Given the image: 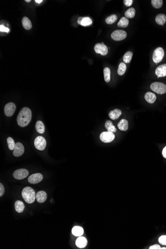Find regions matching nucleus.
Wrapping results in <instances>:
<instances>
[{"label":"nucleus","mask_w":166,"mask_h":249,"mask_svg":"<svg viewBox=\"0 0 166 249\" xmlns=\"http://www.w3.org/2000/svg\"><path fill=\"white\" fill-rule=\"evenodd\" d=\"M32 111L29 108L25 107L21 110L17 116V124L24 127L29 125L32 119Z\"/></svg>","instance_id":"1"},{"label":"nucleus","mask_w":166,"mask_h":249,"mask_svg":"<svg viewBox=\"0 0 166 249\" xmlns=\"http://www.w3.org/2000/svg\"><path fill=\"white\" fill-rule=\"evenodd\" d=\"M22 195L25 202L29 204L33 203L36 199V194L34 190L32 187H29L23 189Z\"/></svg>","instance_id":"2"},{"label":"nucleus","mask_w":166,"mask_h":249,"mask_svg":"<svg viewBox=\"0 0 166 249\" xmlns=\"http://www.w3.org/2000/svg\"><path fill=\"white\" fill-rule=\"evenodd\" d=\"M150 88L154 92L159 94H164L166 93V85L162 83H153L150 85Z\"/></svg>","instance_id":"3"},{"label":"nucleus","mask_w":166,"mask_h":249,"mask_svg":"<svg viewBox=\"0 0 166 249\" xmlns=\"http://www.w3.org/2000/svg\"><path fill=\"white\" fill-rule=\"evenodd\" d=\"M164 56V50L163 48H157L154 51L153 54V60L156 63L161 62Z\"/></svg>","instance_id":"4"},{"label":"nucleus","mask_w":166,"mask_h":249,"mask_svg":"<svg viewBox=\"0 0 166 249\" xmlns=\"http://www.w3.org/2000/svg\"><path fill=\"white\" fill-rule=\"evenodd\" d=\"M34 144L36 149L40 151H43L46 147V140L42 136L37 137L34 141Z\"/></svg>","instance_id":"5"},{"label":"nucleus","mask_w":166,"mask_h":249,"mask_svg":"<svg viewBox=\"0 0 166 249\" xmlns=\"http://www.w3.org/2000/svg\"><path fill=\"white\" fill-rule=\"evenodd\" d=\"M100 138L101 141L104 143H110L114 139L115 135L111 132H103L100 134Z\"/></svg>","instance_id":"6"},{"label":"nucleus","mask_w":166,"mask_h":249,"mask_svg":"<svg viewBox=\"0 0 166 249\" xmlns=\"http://www.w3.org/2000/svg\"><path fill=\"white\" fill-rule=\"evenodd\" d=\"M127 37V33L124 30H116L112 32L111 37L115 41H120L124 39Z\"/></svg>","instance_id":"7"},{"label":"nucleus","mask_w":166,"mask_h":249,"mask_svg":"<svg viewBox=\"0 0 166 249\" xmlns=\"http://www.w3.org/2000/svg\"><path fill=\"white\" fill-rule=\"evenodd\" d=\"M29 175V172L25 169H21L16 170L13 173V176L14 179L19 180L27 178Z\"/></svg>","instance_id":"8"},{"label":"nucleus","mask_w":166,"mask_h":249,"mask_svg":"<svg viewBox=\"0 0 166 249\" xmlns=\"http://www.w3.org/2000/svg\"><path fill=\"white\" fill-rule=\"evenodd\" d=\"M94 49L96 52L98 54H101V55H106L108 54V47L103 42L101 43H98L95 45Z\"/></svg>","instance_id":"9"},{"label":"nucleus","mask_w":166,"mask_h":249,"mask_svg":"<svg viewBox=\"0 0 166 249\" xmlns=\"http://www.w3.org/2000/svg\"><path fill=\"white\" fill-rule=\"evenodd\" d=\"M16 106L13 103H9L5 105L4 108V113L6 116L10 117L13 116L16 111Z\"/></svg>","instance_id":"10"},{"label":"nucleus","mask_w":166,"mask_h":249,"mask_svg":"<svg viewBox=\"0 0 166 249\" xmlns=\"http://www.w3.org/2000/svg\"><path fill=\"white\" fill-rule=\"evenodd\" d=\"M24 149L23 145L20 142H17L15 145L13 150V155L14 157H20L24 154Z\"/></svg>","instance_id":"11"},{"label":"nucleus","mask_w":166,"mask_h":249,"mask_svg":"<svg viewBox=\"0 0 166 249\" xmlns=\"http://www.w3.org/2000/svg\"><path fill=\"white\" fill-rule=\"evenodd\" d=\"M43 179V176L40 173H36L30 175L28 178L29 182L32 184H37Z\"/></svg>","instance_id":"12"},{"label":"nucleus","mask_w":166,"mask_h":249,"mask_svg":"<svg viewBox=\"0 0 166 249\" xmlns=\"http://www.w3.org/2000/svg\"><path fill=\"white\" fill-rule=\"evenodd\" d=\"M155 74L158 77L166 76V64L159 66L155 70Z\"/></svg>","instance_id":"13"},{"label":"nucleus","mask_w":166,"mask_h":249,"mask_svg":"<svg viewBox=\"0 0 166 249\" xmlns=\"http://www.w3.org/2000/svg\"><path fill=\"white\" fill-rule=\"evenodd\" d=\"M78 23L81 26L86 27L92 24V20L89 17H79L78 19Z\"/></svg>","instance_id":"14"},{"label":"nucleus","mask_w":166,"mask_h":249,"mask_svg":"<svg viewBox=\"0 0 166 249\" xmlns=\"http://www.w3.org/2000/svg\"><path fill=\"white\" fill-rule=\"evenodd\" d=\"M47 195L44 191H40L36 194V200L39 203H43L46 201Z\"/></svg>","instance_id":"15"},{"label":"nucleus","mask_w":166,"mask_h":249,"mask_svg":"<svg viewBox=\"0 0 166 249\" xmlns=\"http://www.w3.org/2000/svg\"><path fill=\"white\" fill-rule=\"evenodd\" d=\"M88 241L85 237L80 236L76 240V245L79 248H84L87 246Z\"/></svg>","instance_id":"16"},{"label":"nucleus","mask_w":166,"mask_h":249,"mask_svg":"<svg viewBox=\"0 0 166 249\" xmlns=\"http://www.w3.org/2000/svg\"><path fill=\"white\" fill-rule=\"evenodd\" d=\"M144 98L148 103H153L156 100L157 97L153 93L147 92L145 94Z\"/></svg>","instance_id":"17"},{"label":"nucleus","mask_w":166,"mask_h":249,"mask_svg":"<svg viewBox=\"0 0 166 249\" xmlns=\"http://www.w3.org/2000/svg\"><path fill=\"white\" fill-rule=\"evenodd\" d=\"M122 112L120 110L114 109V110L109 112V117L112 120H116L119 118Z\"/></svg>","instance_id":"18"},{"label":"nucleus","mask_w":166,"mask_h":249,"mask_svg":"<svg viewBox=\"0 0 166 249\" xmlns=\"http://www.w3.org/2000/svg\"><path fill=\"white\" fill-rule=\"evenodd\" d=\"M72 233L75 236L80 237L82 236L84 234V230L82 227L76 226L73 227L72 230Z\"/></svg>","instance_id":"19"},{"label":"nucleus","mask_w":166,"mask_h":249,"mask_svg":"<svg viewBox=\"0 0 166 249\" xmlns=\"http://www.w3.org/2000/svg\"><path fill=\"white\" fill-rule=\"evenodd\" d=\"M155 21L157 24H158L159 25L163 26L165 24L166 22V15L163 14H158L155 18Z\"/></svg>","instance_id":"20"},{"label":"nucleus","mask_w":166,"mask_h":249,"mask_svg":"<svg viewBox=\"0 0 166 249\" xmlns=\"http://www.w3.org/2000/svg\"><path fill=\"white\" fill-rule=\"evenodd\" d=\"M119 128L121 131H126L128 128V121L125 119H122L117 124Z\"/></svg>","instance_id":"21"},{"label":"nucleus","mask_w":166,"mask_h":249,"mask_svg":"<svg viewBox=\"0 0 166 249\" xmlns=\"http://www.w3.org/2000/svg\"><path fill=\"white\" fill-rule=\"evenodd\" d=\"M22 24L23 27L27 30H29L32 28V23L31 21L29 18L26 17H24V18H22Z\"/></svg>","instance_id":"22"},{"label":"nucleus","mask_w":166,"mask_h":249,"mask_svg":"<svg viewBox=\"0 0 166 249\" xmlns=\"http://www.w3.org/2000/svg\"><path fill=\"white\" fill-rule=\"evenodd\" d=\"M14 207L17 212L22 213L24 210V205L20 200H17L14 203Z\"/></svg>","instance_id":"23"},{"label":"nucleus","mask_w":166,"mask_h":249,"mask_svg":"<svg viewBox=\"0 0 166 249\" xmlns=\"http://www.w3.org/2000/svg\"><path fill=\"white\" fill-rule=\"evenodd\" d=\"M35 128L39 133L42 134L45 132V126L41 121H37L35 124Z\"/></svg>","instance_id":"24"},{"label":"nucleus","mask_w":166,"mask_h":249,"mask_svg":"<svg viewBox=\"0 0 166 249\" xmlns=\"http://www.w3.org/2000/svg\"><path fill=\"white\" fill-rule=\"evenodd\" d=\"M105 127L106 128L108 131L111 132L112 133H114L116 132V129L114 126L112 122L110 121H106L105 123Z\"/></svg>","instance_id":"25"},{"label":"nucleus","mask_w":166,"mask_h":249,"mask_svg":"<svg viewBox=\"0 0 166 249\" xmlns=\"http://www.w3.org/2000/svg\"><path fill=\"white\" fill-rule=\"evenodd\" d=\"M128 24H129V20L126 17H122L121 18L120 21L118 22L117 26H119V27L125 28L128 26Z\"/></svg>","instance_id":"26"},{"label":"nucleus","mask_w":166,"mask_h":249,"mask_svg":"<svg viewBox=\"0 0 166 249\" xmlns=\"http://www.w3.org/2000/svg\"><path fill=\"white\" fill-rule=\"evenodd\" d=\"M126 70V65L124 62H121L119 65V68L117 70V73L119 75L122 76L125 73Z\"/></svg>","instance_id":"27"},{"label":"nucleus","mask_w":166,"mask_h":249,"mask_svg":"<svg viewBox=\"0 0 166 249\" xmlns=\"http://www.w3.org/2000/svg\"><path fill=\"white\" fill-rule=\"evenodd\" d=\"M103 74L104 81L107 83L109 82L111 80V69L108 67H106L103 69Z\"/></svg>","instance_id":"28"},{"label":"nucleus","mask_w":166,"mask_h":249,"mask_svg":"<svg viewBox=\"0 0 166 249\" xmlns=\"http://www.w3.org/2000/svg\"><path fill=\"white\" fill-rule=\"evenodd\" d=\"M132 56H133V53L132 52V51H127L125 53L123 57V60L124 63H130L132 60Z\"/></svg>","instance_id":"29"},{"label":"nucleus","mask_w":166,"mask_h":249,"mask_svg":"<svg viewBox=\"0 0 166 249\" xmlns=\"http://www.w3.org/2000/svg\"><path fill=\"white\" fill-rule=\"evenodd\" d=\"M135 15V10L134 8H129L125 11V16L126 18L132 19L134 17Z\"/></svg>","instance_id":"30"},{"label":"nucleus","mask_w":166,"mask_h":249,"mask_svg":"<svg viewBox=\"0 0 166 249\" xmlns=\"http://www.w3.org/2000/svg\"><path fill=\"white\" fill-rule=\"evenodd\" d=\"M117 17L116 14H112L108 17L106 19V22L109 24H111L117 21Z\"/></svg>","instance_id":"31"},{"label":"nucleus","mask_w":166,"mask_h":249,"mask_svg":"<svg viewBox=\"0 0 166 249\" xmlns=\"http://www.w3.org/2000/svg\"><path fill=\"white\" fill-rule=\"evenodd\" d=\"M151 4L154 8L156 9H159L163 5V1L162 0H152Z\"/></svg>","instance_id":"32"},{"label":"nucleus","mask_w":166,"mask_h":249,"mask_svg":"<svg viewBox=\"0 0 166 249\" xmlns=\"http://www.w3.org/2000/svg\"><path fill=\"white\" fill-rule=\"evenodd\" d=\"M6 141H7V143H8V147H9V149L10 150H14L16 144L14 143V140H13V138L9 137L7 138Z\"/></svg>","instance_id":"33"},{"label":"nucleus","mask_w":166,"mask_h":249,"mask_svg":"<svg viewBox=\"0 0 166 249\" xmlns=\"http://www.w3.org/2000/svg\"><path fill=\"white\" fill-rule=\"evenodd\" d=\"M159 242L163 245H166V235L160 236L159 238Z\"/></svg>","instance_id":"34"},{"label":"nucleus","mask_w":166,"mask_h":249,"mask_svg":"<svg viewBox=\"0 0 166 249\" xmlns=\"http://www.w3.org/2000/svg\"><path fill=\"white\" fill-rule=\"evenodd\" d=\"M0 31L1 32H5L6 33H8L9 32H10V29L8 27H5V26L3 25H1L0 26Z\"/></svg>","instance_id":"35"},{"label":"nucleus","mask_w":166,"mask_h":249,"mask_svg":"<svg viewBox=\"0 0 166 249\" xmlns=\"http://www.w3.org/2000/svg\"><path fill=\"white\" fill-rule=\"evenodd\" d=\"M133 0H124V5L127 6H131L133 3Z\"/></svg>","instance_id":"36"},{"label":"nucleus","mask_w":166,"mask_h":249,"mask_svg":"<svg viewBox=\"0 0 166 249\" xmlns=\"http://www.w3.org/2000/svg\"><path fill=\"white\" fill-rule=\"evenodd\" d=\"M5 192V189L3 185L1 183L0 184V197H2Z\"/></svg>","instance_id":"37"},{"label":"nucleus","mask_w":166,"mask_h":249,"mask_svg":"<svg viewBox=\"0 0 166 249\" xmlns=\"http://www.w3.org/2000/svg\"><path fill=\"white\" fill-rule=\"evenodd\" d=\"M149 249H161L160 246L158 245H154L149 247Z\"/></svg>","instance_id":"38"},{"label":"nucleus","mask_w":166,"mask_h":249,"mask_svg":"<svg viewBox=\"0 0 166 249\" xmlns=\"http://www.w3.org/2000/svg\"><path fill=\"white\" fill-rule=\"evenodd\" d=\"M162 155H163V157L166 159V146L163 149V151H162Z\"/></svg>","instance_id":"39"},{"label":"nucleus","mask_w":166,"mask_h":249,"mask_svg":"<svg viewBox=\"0 0 166 249\" xmlns=\"http://www.w3.org/2000/svg\"><path fill=\"white\" fill-rule=\"evenodd\" d=\"M35 2H36L37 3L40 4L41 3V2H43L42 0H35Z\"/></svg>","instance_id":"40"},{"label":"nucleus","mask_w":166,"mask_h":249,"mask_svg":"<svg viewBox=\"0 0 166 249\" xmlns=\"http://www.w3.org/2000/svg\"><path fill=\"white\" fill-rule=\"evenodd\" d=\"M25 2H31V1H30V0H27H27H25Z\"/></svg>","instance_id":"41"},{"label":"nucleus","mask_w":166,"mask_h":249,"mask_svg":"<svg viewBox=\"0 0 166 249\" xmlns=\"http://www.w3.org/2000/svg\"><path fill=\"white\" fill-rule=\"evenodd\" d=\"M161 249H166V248H165V247L161 248Z\"/></svg>","instance_id":"42"}]
</instances>
